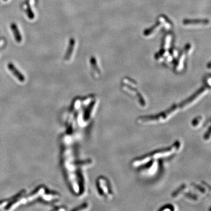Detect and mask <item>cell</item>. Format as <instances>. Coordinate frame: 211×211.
I'll return each mask as SVG.
<instances>
[{
    "label": "cell",
    "instance_id": "cell-1",
    "mask_svg": "<svg viewBox=\"0 0 211 211\" xmlns=\"http://www.w3.org/2000/svg\"><path fill=\"white\" fill-rule=\"evenodd\" d=\"M206 91L205 88L200 89L199 92L195 93V95L190 98L188 100H187L185 101L182 104H179L178 105H174L172 108H170L169 110L165 111L164 112V113L161 114L156 115L154 116H149V117H141L138 119V121L140 122L141 124H152V123H161L163 121H165V120L168 119V117H170L171 116L173 115L175 113V112H177V110H181L184 108H186L187 107L191 106L193 103L196 102L199 98L202 96Z\"/></svg>",
    "mask_w": 211,
    "mask_h": 211
},
{
    "label": "cell",
    "instance_id": "cell-5",
    "mask_svg": "<svg viewBox=\"0 0 211 211\" xmlns=\"http://www.w3.org/2000/svg\"><path fill=\"white\" fill-rule=\"evenodd\" d=\"M11 28L16 42H18V43H20L22 39L21 35L20 32L18 29V28L16 26V25L15 23H12L11 24Z\"/></svg>",
    "mask_w": 211,
    "mask_h": 211
},
{
    "label": "cell",
    "instance_id": "cell-2",
    "mask_svg": "<svg viewBox=\"0 0 211 211\" xmlns=\"http://www.w3.org/2000/svg\"><path fill=\"white\" fill-rule=\"evenodd\" d=\"M179 147H180V144L178 142L169 148L161 150L159 152H154L148 154V156L137 158V160H135L134 161H133V163H132L134 167H138L141 165H143L144 164L149 161L151 159H152V158H161V157H167L168 156H170L171 154L177 152L178 150L179 149Z\"/></svg>",
    "mask_w": 211,
    "mask_h": 211
},
{
    "label": "cell",
    "instance_id": "cell-6",
    "mask_svg": "<svg viewBox=\"0 0 211 211\" xmlns=\"http://www.w3.org/2000/svg\"><path fill=\"white\" fill-rule=\"evenodd\" d=\"M26 5V7H25V12L27 14L28 16L31 19V20H33V18H34L35 17V15H34V13L33 12L31 8L29 6V4L28 3H26L25 4Z\"/></svg>",
    "mask_w": 211,
    "mask_h": 211
},
{
    "label": "cell",
    "instance_id": "cell-8",
    "mask_svg": "<svg viewBox=\"0 0 211 211\" xmlns=\"http://www.w3.org/2000/svg\"><path fill=\"white\" fill-rule=\"evenodd\" d=\"M33 1H34V0H28V4H33Z\"/></svg>",
    "mask_w": 211,
    "mask_h": 211
},
{
    "label": "cell",
    "instance_id": "cell-3",
    "mask_svg": "<svg viewBox=\"0 0 211 211\" xmlns=\"http://www.w3.org/2000/svg\"><path fill=\"white\" fill-rule=\"evenodd\" d=\"M75 43H76V42H75V41L73 38L70 39V41H69V46H68V48L67 52L65 54V59L66 60L68 61L71 59L72 55L73 54V51L75 49Z\"/></svg>",
    "mask_w": 211,
    "mask_h": 211
},
{
    "label": "cell",
    "instance_id": "cell-4",
    "mask_svg": "<svg viewBox=\"0 0 211 211\" xmlns=\"http://www.w3.org/2000/svg\"><path fill=\"white\" fill-rule=\"evenodd\" d=\"M8 68L11 72L14 75V76L16 77L20 81H24V77L22 75L21 73L18 71L15 66V65H13L12 63H10L8 65Z\"/></svg>",
    "mask_w": 211,
    "mask_h": 211
},
{
    "label": "cell",
    "instance_id": "cell-7",
    "mask_svg": "<svg viewBox=\"0 0 211 211\" xmlns=\"http://www.w3.org/2000/svg\"><path fill=\"white\" fill-rule=\"evenodd\" d=\"M4 39L3 38L0 39V48L4 45Z\"/></svg>",
    "mask_w": 211,
    "mask_h": 211
}]
</instances>
